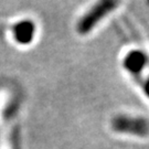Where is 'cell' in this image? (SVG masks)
Segmentation results:
<instances>
[{
	"label": "cell",
	"instance_id": "cell-3",
	"mask_svg": "<svg viewBox=\"0 0 149 149\" xmlns=\"http://www.w3.org/2000/svg\"><path fill=\"white\" fill-rule=\"evenodd\" d=\"M124 65L134 75H140L144 69L148 65V55L144 51L140 50H133L128 52L126 58L124 60Z\"/></svg>",
	"mask_w": 149,
	"mask_h": 149
},
{
	"label": "cell",
	"instance_id": "cell-5",
	"mask_svg": "<svg viewBox=\"0 0 149 149\" xmlns=\"http://www.w3.org/2000/svg\"><path fill=\"white\" fill-rule=\"evenodd\" d=\"M144 87H145V92H146V94L149 96V79L146 81V83H145Z\"/></svg>",
	"mask_w": 149,
	"mask_h": 149
},
{
	"label": "cell",
	"instance_id": "cell-4",
	"mask_svg": "<svg viewBox=\"0 0 149 149\" xmlns=\"http://www.w3.org/2000/svg\"><path fill=\"white\" fill-rule=\"evenodd\" d=\"M34 24L33 22L29 20H24L19 23H17L16 26H13V37L16 38V40L19 43H27L31 42L34 36Z\"/></svg>",
	"mask_w": 149,
	"mask_h": 149
},
{
	"label": "cell",
	"instance_id": "cell-1",
	"mask_svg": "<svg viewBox=\"0 0 149 149\" xmlns=\"http://www.w3.org/2000/svg\"><path fill=\"white\" fill-rule=\"evenodd\" d=\"M117 5L118 2H114V1L98 2L86 15H84V17L79 21V23H77L79 32L80 33L90 32L93 28H95V26L102 19H104V17H106L109 12H112Z\"/></svg>",
	"mask_w": 149,
	"mask_h": 149
},
{
	"label": "cell",
	"instance_id": "cell-2",
	"mask_svg": "<svg viewBox=\"0 0 149 149\" xmlns=\"http://www.w3.org/2000/svg\"><path fill=\"white\" fill-rule=\"evenodd\" d=\"M113 127L117 132L136 136H146L149 133V123L144 118L139 117L119 116L114 119Z\"/></svg>",
	"mask_w": 149,
	"mask_h": 149
}]
</instances>
